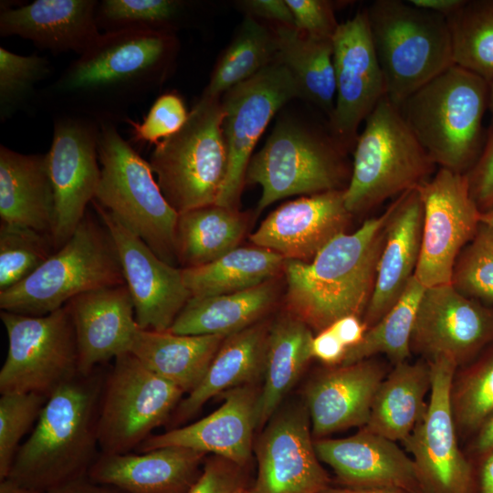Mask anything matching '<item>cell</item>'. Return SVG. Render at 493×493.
I'll return each mask as SVG.
<instances>
[{
  "instance_id": "obj_59",
  "label": "cell",
  "mask_w": 493,
  "mask_h": 493,
  "mask_svg": "<svg viewBox=\"0 0 493 493\" xmlns=\"http://www.w3.org/2000/svg\"><path fill=\"white\" fill-rule=\"evenodd\" d=\"M0 493H37V492L23 488L9 479H5V480L0 481Z\"/></svg>"
},
{
  "instance_id": "obj_56",
  "label": "cell",
  "mask_w": 493,
  "mask_h": 493,
  "mask_svg": "<svg viewBox=\"0 0 493 493\" xmlns=\"http://www.w3.org/2000/svg\"><path fill=\"white\" fill-rule=\"evenodd\" d=\"M482 463L477 481V493H493V451Z\"/></svg>"
},
{
  "instance_id": "obj_5",
  "label": "cell",
  "mask_w": 493,
  "mask_h": 493,
  "mask_svg": "<svg viewBox=\"0 0 493 493\" xmlns=\"http://www.w3.org/2000/svg\"><path fill=\"white\" fill-rule=\"evenodd\" d=\"M365 13L386 97L396 107L454 65L446 16L401 0L373 1Z\"/></svg>"
},
{
  "instance_id": "obj_46",
  "label": "cell",
  "mask_w": 493,
  "mask_h": 493,
  "mask_svg": "<svg viewBox=\"0 0 493 493\" xmlns=\"http://www.w3.org/2000/svg\"><path fill=\"white\" fill-rule=\"evenodd\" d=\"M456 427L481 426L493 414V355L451 389Z\"/></svg>"
},
{
  "instance_id": "obj_9",
  "label": "cell",
  "mask_w": 493,
  "mask_h": 493,
  "mask_svg": "<svg viewBox=\"0 0 493 493\" xmlns=\"http://www.w3.org/2000/svg\"><path fill=\"white\" fill-rule=\"evenodd\" d=\"M222 122L221 98L202 94L185 124L155 145L149 164L178 214L217 200L228 165Z\"/></svg>"
},
{
  "instance_id": "obj_44",
  "label": "cell",
  "mask_w": 493,
  "mask_h": 493,
  "mask_svg": "<svg viewBox=\"0 0 493 493\" xmlns=\"http://www.w3.org/2000/svg\"><path fill=\"white\" fill-rule=\"evenodd\" d=\"M51 72L48 60L0 47V119L5 121L33 95L35 86Z\"/></svg>"
},
{
  "instance_id": "obj_32",
  "label": "cell",
  "mask_w": 493,
  "mask_h": 493,
  "mask_svg": "<svg viewBox=\"0 0 493 493\" xmlns=\"http://www.w3.org/2000/svg\"><path fill=\"white\" fill-rule=\"evenodd\" d=\"M277 298L278 287L273 279L238 292L191 297L168 331L228 336L258 322Z\"/></svg>"
},
{
  "instance_id": "obj_38",
  "label": "cell",
  "mask_w": 493,
  "mask_h": 493,
  "mask_svg": "<svg viewBox=\"0 0 493 493\" xmlns=\"http://www.w3.org/2000/svg\"><path fill=\"white\" fill-rule=\"evenodd\" d=\"M276 32L246 16L232 42L217 60L203 94L221 98L233 87L249 79L276 60Z\"/></svg>"
},
{
  "instance_id": "obj_35",
  "label": "cell",
  "mask_w": 493,
  "mask_h": 493,
  "mask_svg": "<svg viewBox=\"0 0 493 493\" xmlns=\"http://www.w3.org/2000/svg\"><path fill=\"white\" fill-rule=\"evenodd\" d=\"M246 228L238 209L210 205L178 214L176 260L181 268L211 263L237 247Z\"/></svg>"
},
{
  "instance_id": "obj_20",
  "label": "cell",
  "mask_w": 493,
  "mask_h": 493,
  "mask_svg": "<svg viewBox=\"0 0 493 493\" xmlns=\"http://www.w3.org/2000/svg\"><path fill=\"white\" fill-rule=\"evenodd\" d=\"M307 408L291 406L270 419L259 437L253 493H320L330 477L311 438Z\"/></svg>"
},
{
  "instance_id": "obj_42",
  "label": "cell",
  "mask_w": 493,
  "mask_h": 493,
  "mask_svg": "<svg viewBox=\"0 0 493 493\" xmlns=\"http://www.w3.org/2000/svg\"><path fill=\"white\" fill-rule=\"evenodd\" d=\"M49 236L33 229L0 225V291L20 283L52 254Z\"/></svg>"
},
{
  "instance_id": "obj_19",
  "label": "cell",
  "mask_w": 493,
  "mask_h": 493,
  "mask_svg": "<svg viewBox=\"0 0 493 493\" xmlns=\"http://www.w3.org/2000/svg\"><path fill=\"white\" fill-rule=\"evenodd\" d=\"M493 340V310L450 284L425 288L411 337V351L428 361L460 363Z\"/></svg>"
},
{
  "instance_id": "obj_48",
  "label": "cell",
  "mask_w": 493,
  "mask_h": 493,
  "mask_svg": "<svg viewBox=\"0 0 493 493\" xmlns=\"http://www.w3.org/2000/svg\"><path fill=\"white\" fill-rule=\"evenodd\" d=\"M293 18L294 27L309 37L332 38L339 24L332 4L324 0H286Z\"/></svg>"
},
{
  "instance_id": "obj_22",
  "label": "cell",
  "mask_w": 493,
  "mask_h": 493,
  "mask_svg": "<svg viewBox=\"0 0 493 493\" xmlns=\"http://www.w3.org/2000/svg\"><path fill=\"white\" fill-rule=\"evenodd\" d=\"M344 190L304 195L281 205L249 236L250 241L285 259L308 261L338 235L344 233L351 214Z\"/></svg>"
},
{
  "instance_id": "obj_10",
  "label": "cell",
  "mask_w": 493,
  "mask_h": 493,
  "mask_svg": "<svg viewBox=\"0 0 493 493\" xmlns=\"http://www.w3.org/2000/svg\"><path fill=\"white\" fill-rule=\"evenodd\" d=\"M345 152L330 133L279 117L246 173L248 183L261 186L257 213L288 196L344 190Z\"/></svg>"
},
{
  "instance_id": "obj_30",
  "label": "cell",
  "mask_w": 493,
  "mask_h": 493,
  "mask_svg": "<svg viewBox=\"0 0 493 493\" xmlns=\"http://www.w3.org/2000/svg\"><path fill=\"white\" fill-rule=\"evenodd\" d=\"M268 331L258 321L225 338L200 384L173 412V428L191 419L209 399L263 377Z\"/></svg>"
},
{
  "instance_id": "obj_6",
  "label": "cell",
  "mask_w": 493,
  "mask_h": 493,
  "mask_svg": "<svg viewBox=\"0 0 493 493\" xmlns=\"http://www.w3.org/2000/svg\"><path fill=\"white\" fill-rule=\"evenodd\" d=\"M123 284L121 266L108 229L86 214L69 239L36 271L0 291V308L44 316L79 295Z\"/></svg>"
},
{
  "instance_id": "obj_50",
  "label": "cell",
  "mask_w": 493,
  "mask_h": 493,
  "mask_svg": "<svg viewBox=\"0 0 493 493\" xmlns=\"http://www.w3.org/2000/svg\"><path fill=\"white\" fill-rule=\"evenodd\" d=\"M465 174L470 195L480 212L493 210V127L478 158Z\"/></svg>"
},
{
  "instance_id": "obj_47",
  "label": "cell",
  "mask_w": 493,
  "mask_h": 493,
  "mask_svg": "<svg viewBox=\"0 0 493 493\" xmlns=\"http://www.w3.org/2000/svg\"><path fill=\"white\" fill-rule=\"evenodd\" d=\"M189 112L183 98L175 91H169L155 100L142 122L128 118L125 121L131 127L134 142L157 145L185 124Z\"/></svg>"
},
{
  "instance_id": "obj_29",
  "label": "cell",
  "mask_w": 493,
  "mask_h": 493,
  "mask_svg": "<svg viewBox=\"0 0 493 493\" xmlns=\"http://www.w3.org/2000/svg\"><path fill=\"white\" fill-rule=\"evenodd\" d=\"M54 213L47 155L23 154L1 144V224L33 229L50 238Z\"/></svg>"
},
{
  "instance_id": "obj_36",
  "label": "cell",
  "mask_w": 493,
  "mask_h": 493,
  "mask_svg": "<svg viewBox=\"0 0 493 493\" xmlns=\"http://www.w3.org/2000/svg\"><path fill=\"white\" fill-rule=\"evenodd\" d=\"M277 58L293 77L304 99L330 117L335 104L336 85L332 38L309 37L294 26L276 29Z\"/></svg>"
},
{
  "instance_id": "obj_62",
  "label": "cell",
  "mask_w": 493,
  "mask_h": 493,
  "mask_svg": "<svg viewBox=\"0 0 493 493\" xmlns=\"http://www.w3.org/2000/svg\"><path fill=\"white\" fill-rule=\"evenodd\" d=\"M239 493H253L252 490L246 489V488H243Z\"/></svg>"
},
{
  "instance_id": "obj_37",
  "label": "cell",
  "mask_w": 493,
  "mask_h": 493,
  "mask_svg": "<svg viewBox=\"0 0 493 493\" xmlns=\"http://www.w3.org/2000/svg\"><path fill=\"white\" fill-rule=\"evenodd\" d=\"M284 262L270 249L237 246L211 263L182 269L191 297H207L246 290L273 279Z\"/></svg>"
},
{
  "instance_id": "obj_55",
  "label": "cell",
  "mask_w": 493,
  "mask_h": 493,
  "mask_svg": "<svg viewBox=\"0 0 493 493\" xmlns=\"http://www.w3.org/2000/svg\"><path fill=\"white\" fill-rule=\"evenodd\" d=\"M409 3L448 17L463 5L465 0H409Z\"/></svg>"
},
{
  "instance_id": "obj_25",
  "label": "cell",
  "mask_w": 493,
  "mask_h": 493,
  "mask_svg": "<svg viewBox=\"0 0 493 493\" xmlns=\"http://www.w3.org/2000/svg\"><path fill=\"white\" fill-rule=\"evenodd\" d=\"M385 376L382 364L367 359L327 370L312 380L305 393L312 435L364 427Z\"/></svg>"
},
{
  "instance_id": "obj_49",
  "label": "cell",
  "mask_w": 493,
  "mask_h": 493,
  "mask_svg": "<svg viewBox=\"0 0 493 493\" xmlns=\"http://www.w3.org/2000/svg\"><path fill=\"white\" fill-rule=\"evenodd\" d=\"M241 468L217 456L205 458L199 477L185 493H239L245 488Z\"/></svg>"
},
{
  "instance_id": "obj_18",
  "label": "cell",
  "mask_w": 493,
  "mask_h": 493,
  "mask_svg": "<svg viewBox=\"0 0 493 493\" xmlns=\"http://www.w3.org/2000/svg\"><path fill=\"white\" fill-rule=\"evenodd\" d=\"M92 204L114 242L138 326L167 331L191 298L183 269L162 260L109 211Z\"/></svg>"
},
{
  "instance_id": "obj_13",
  "label": "cell",
  "mask_w": 493,
  "mask_h": 493,
  "mask_svg": "<svg viewBox=\"0 0 493 493\" xmlns=\"http://www.w3.org/2000/svg\"><path fill=\"white\" fill-rule=\"evenodd\" d=\"M297 98L300 99L299 89L278 58L223 94L222 130L228 165L215 205L237 209L246 169L258 139L276 113Z\"/></svg>"
},
{
  "instance_id": "obj_60",
  "label": "cell",
  "mask_w": 493,
  "mask_h": 493,
  "mask_svg": "<svg viewBox=\"0 0 493 493\" xmlns=\"http://www.w3.org/2000/svg\"><path fill=\"white\" fill-rule=\"evenodd\" d=\"M488 109L489 110L491 116H492V121H493V79L488 82Z\"/></svg>"
},
{
  "instance_id": "obj_34",
  "label": "cell",
  "mask_w": 493,
  "mask_h": 493,
  "mask_svg": "<svg viewBox=\"0 0 493 493\" xmlns=\"http://www.w3.org/2000/svg\"><path fill=\"white\" fill-rule=\"evenodd\" d=\"M312 339L309 327L290 313L269 326L264 383L257 404V428L274 416L280 403L312 358Z\"/></svg>"
},
{
  "instance_id": "obj_2",
  "label": "cell",
  "mask_w": 493,
  "mask_h": 493,
  "mask_svg": "<svg viewBox=\"0 0 493 493\" xmlns=\"http://www.w3.org/2000/svg\"><path fill=\"white\" fill-rule=\"evenodd\" d=\"M393 207V202L353 233L338 235L310 262L285 259L290 314L320 331L343 316L365 312Z\"/></svg>"
},
{
  "instance_id": "obj_54",
  "label": "cell",
  "mask_w": 493,
  "mask_h": 493,
  "mask_svg": "<svg viewBox=\"0 0 493 493\" xmlns=\"http://www.w3.org/2000/svg\"><path fill=\"white\" fill-rule=\"evenodd\" d=\"M45 493H127L116 487L97 483L88 476L74 479Z\"/></svg>"
},
{
  "instance_id": "obj_14",
  "label": "cell",
  "mask_w": 493,
  "mask_h": 493,
  "mask_svg": "<svg viewBox=\"0 0 493 493\" xmlns=\"http://www.w3.org/2000/svg\"><path fill=\"white\" fill-rule=\"evenodd\" d=\"M100 122L85 115L62 112L54 120L46 155L55 201L50 235L55 250L73 235L95 199L100 179Z\"/></svg>"
},
{
  "instance_id": "obj_52",
  "label": "cell",
  "mask_w": 493,
  "mask_h": 493,
  "mask_svg": "<svg viewBox=\"0 0 493 493\" xmlns=\"http://www.w3.org/2000/svg\"><path fill=\"white\" fill-rule=\"evenodd\" d=\"M346 351L347 348L330 328L320 330L312 339V357L319 359L326 364H341L344 359Z\"/></svg>"
},
{
  "instance_id": "obj_16",
  "label": "cell",
  "mask_w": 493,
  "mask_h": 493,
  "mask_svg": "<svg viewBox=\"0 0 493 493\" xmlns=\"http://www.w3.org/2000/svg\"><path fill=\"white\" fill-rule=\"evenodd\" d=\"M428 363L430 400L404 443L413 456L425 493H471L473 470L458 447L451 405L457 365L443 356Z\"/></svg>"
},
{
  "instance_id": "obj_21",
  "label": "cell",
  "mask_w": 493,
  "mask_h": 493,
  "mask_svg": "<svg viewBox=\"0 0 493 493\" xmlns=\"http://www.w3.org/2000/svg\"><path fill=\"white\" fill-rule=\"evenodd\" d=\"M259 393L256 383L231 389L222 394L223 404L207 416L152 435L134 451L179 446L213 454L244 467L250 459L253 433L257 428Z\"/></svg>"
},
{
  "instance_id": "obj_3",
  "label": "cell",
  "mask_w": 493,
  "mask_h": 493,
  "mask_svg": "<svg viewBox=\"0 0 493 493\" xmlns=\"http://www.w3.org/2000/svg\"><path fill=\"white\" fill-rule=\"evenodd\" d=\"M107 370L103 364L79 373L47 397L6 479L45 493L88 476L100 454L98 421Z\"/></svg>"
},
{
  "instance_id": "obj_53",
  "label": "cell",
  "mask_w": 493,
  "mask_h": 493,
  "mask_svg": "<svg viewBox=\"0 0 493 493\" xmlns=\"http://www.w3.org/2000/svg\"><path fill=\"white\" fill-rule=\"evenodd\" d=\"M328 328L333 331L347 349L359 344L368 330L364 321L357 315L343 316Z\"/></svg>"
},
{
  "instance_id": "obj_1",
  "label": "cell",
  "mask_w": 493,
  "mask_h": 493,
  "mask_svg": "<svg viewBox=\"0 0 493 493\" xmlns=\"http://www.w3.org/2000/svg\"><path fill=\"white\" fill-rule=\"evenodd\" d=\"M176 49L171 33H101L47 88V99L63 112L114 122L163 80Z\"/></svg>"
},
{
  "instance_id": "obj_41",
  "label": "cell",
  "mask_w": 493,
  "mask_h": 493,
  "mask_svg": "<svg viewBox=\"0 0 493 493\" xmlns=\"http://www.w3.org/2000/svg\"><path fill=\"white\" fill-rule=\"evenodd\" d=\"M184 6L175 0H103L98 4L96 22L105 33L147 29L173 34Z\"/></svg>"
},
{
  "instance_id": "obj_15",
  "label": "cell",
  "mask_w": 493,
  "mask_h": 493,
  "mask_svg": "<svg viewBox=\"0 0 493 493\" xmlns=\"http://www.w3.org/2000/svg\"><path fill=\"white\" fill-rule=\"evenodd\" d=\"M417 189L423 227L414 278L425 288L450 284L456 258L475 236L481 212L470 195L465 173L440 167Z\"/></svg>"
},
{
  "instance_id": "obj_58",
  "label": "cell",
  "mask_w": 493,
  "mask_h": 493,
  "mask_svg": "<svg viewBox=\"0 0 493 493\" xmlns=\"http://www.w3.org/2000/svg\"><path fill=\"white\" fill-rule=\"evenodd\" d=\"M320 493H408L405 490L392 487H362L344 488H330L323 490Z\"/></svg>"
},
{
  "instance_id": "obj_57",
  "label": "cell",
  "mask_w": 493,
  "mask_h": 493,
  "mask_svg": "<svg viewBox=\"0 0 493 493\" xmlns=\"http://www.w3.org/2000/svg\"><path fill=\"white\" fill-rule=\"evenodd\" d=\"M476 445L479 452L493 451V414L481 425Z\"/></svg>"
},
{
  "instance_id": "obj_61",
  "label": "cell",
  "mask_w": 493,
  "mask_h": 493,
  "mask_svg": "<svg viewBox=\"0 0 493 493\" xmlns=\"http://www.w3.org/2000/svg\"><path fill=\"white\" fill-rule=\"evenodd\" d=\"M480 221L493 226V210L481 213Z\"/></svg>"
},
{
  "instance_id": "obj_8",
  "label": "cell",
  "mask_w": 493,
  "mask_h": 493,
  "mask_svg": "<svg viewBox=\"0 0 493 493\" xmlns=\"http://www.w3.org/2000/svg\"><path fill=\"white\" fill-rule=\"evenodd\" d=\"M364 121L343 192L345 205L351 215L418 188L435 165L398 107L386 96Z\"/></svg>"
},
{
  "instance_id": "obj_24",
  "label": "cell",
  "mask_w": 493,
  "mask_h": 493,
  "mask_svg": "<svg viewBox=\"0 0 493 493\" xmlns=\"http://www.w3.org/2000/svg\"><path fill=\"white\" fill-rule=\"evenodd\" d=\"M65 306L75 329L79 373L88 374L108 361L130 352L140 327L125 284L83 293Z\"/></svg>"
},
{
  "instance_id": "obj_17",
  "label": "cell",
  "mask_w": 493,
  "mask_h": 493,
  "mask_svg": "<svg viewBox=\"0 0 493 493\" xmlns=\"http://www.w3.org/2000/svg\"><path fill=\"white\" fill-rule=\"evenodd\" d=\"M336 96L330 133L344 150H353L361 123L386 96L365 9L339 24L332 37Z\"/></svg>"
},
{
  "instance_id": "obj_45",
  "label": "cell",
  "mask_w": 493,
  "mask_h": 493,
  "mask_svg": "<svg viewBox=\"0 0 493 493\" xmlns=\"http://www.w3.org/2000/svg\"><path fill=\"white\" fill-rule=\"evenodd\" d=\"M47 397L35 393H11L0 397V481L7 478L19 443L37 423Z\"/></svg>"
},
{
  "instance_id": "obj_39",
  "label": "cell",
  "mask_w": 493,
  "mask_h": 493,
  "mask_svg": "<svg viewBox=\"0 0 493 493\" xmlns=\"http://www.w3.org/2000/svg\"><path fill=\"white\" fill-rule=\"evenodd\" d=\"M425 288L414 278L396 304L369 328L362 341L349 349L340 365H348L383 353L394 363L411 355V337L420 300Z\"/></svg>"
},
{
  "instance_id": "obj_23",
  "label": "cell",
  "mask_w": 493,
  "mask_h": 493,
  "mask_svg": "<svg viewBox=\"0 0 493 493\" xmlns=\"http://www.w3.org/2000/svg\"><path fill=\"white\" fill-rule=\"evenodd\" d=\"M319 459L351 488L392 487L425 493L415 464L396 444L362 429L346 438L314 441Z\"/></svg>"
},
{
  "instance_id": "obj_31",
  "label": "cell",
  "mask_w": 493,
  "mask_h": 493,
  "mask_svg": "<svg viewBox=\"0 0 493 493\" xmlns=\"http://www.w3.org/2000/svg\"><path fill=\"white\" fill-rule=\"evenodd\" d=\"M226 337L180 335L140 328L130 352L148 370L188 394L204 379Z\"/></svg>"
},
{
  "instance_id": "obj_26",
  "label": "cell",
  "mask_w": 493,
  "mask_h": 493,
  "mask_svg": "<svg viewBox=\"0 0 493 493\" xmlns=\"http://www.w3.org/2000/svg\"><path fill=\"white\" fill-rule=\"evenodd\" d=\"M96 0H36L0 12V36H17L54 54L81 55L100 36Z\"/></svg>"
},
{
  "instance_id": "obj_51",
  "label": "cell",
  "mask_w": 493,
  "mask_h": 493,
  "mask_svg": "<svg viewBox=\"0 0 493 493\" xmlns=\"http://www.w3.org/2000/svg\"><path fill=\"white\" fill-rule=\"evenodd\" d=\"M241 5L250 16L271 20L278 26H294L293 15L286 0H247Z\"/></svg>"
},
{
  "instance_id": "obj_43",
  "label": "cell",
  "mask_w": 493,
  "mask_h": 493,
  "mask_svg": "<svg viewBox=\"0 0 493 493\" xmlns=\"http://www.w3.org/2000/svg\"><path fill=\"white\" fill-rule=\"evenodd\" d=\"M451 285L477 300L493 302V226L480 224L455 263Z\"/></svg>"
},
{
  "instance_id": "obj_40",
  "label": "cell",
  "mask_w": 493,
  "mask_h": 493,
  "mask_svg": "<svg viewBox=\"0 0 493 493\" xmlns=\"http://www.w3.org/2000/svg\"><path fill=\"white\" fill-rule=\"evenodd\" d=\"M446 20L454 64L489 82L493 79V0H465Z\"/></svg>"
},
{
  "instance_id": "obj_12",
  "label": "cell",
  "mask_w": 493,
  "mask_h": 493,
  "mask_svg": "<svg viewBox=\"0 0 493 493\" xmlns=\"http://www.w3.org/2000/svg\"><path fill=\"white\" fill-rule=\"evenodd\" d=\"M184 393L126 352L108 368L101 393L98 439L100 453L134 451L167 422Z\"/></svg>"
},
{
  "instance_id": "obj_33",
  "label": "cell",
  "mask_w": 493,
  "mask_h": 493,
  "mask_svg": "<svg viewBox=\"0 0 493 493\" xmlns=\"http://www.w3.org/2000/svg\"><path fill=\"white\" fill-rule=\"evenodd\" d=\"M431 387L429 363L403 362L381 383L363 429L392 441H404L425 413Z\"/></svg>"
},
{
  "instance_id": "obj_7",
  "label": "cell",
  "mask_w": 493,
  "mask_h": 493,
  "mask_svg": "<svg viewBox=\"0 0 493 493\" xmlns=\"http://www.w3.org/2000/svg\"><path fill=\"white\" fill-rule=\"evenodd\" d=\"M100 179L94 201L137 235L162 260L174 266L178 213L163 196L153 172L119 133L100 122Z\"/></svg>"
},
{
  "instance_id": "obj_4",
  "label": "cell",
  "mask_w": 493,
  "mask_h": 493,
  "mask_svg": "<svg viewBox=\"0 0 493 493\" xmlns=\"http://www.w3.org/2000/svg\"><path fill=\"white\" fill-rule=\"evenodd\" d=\"M488 103V82L454 64L398 109L435 164L466 173L481 152Z\"/></svg>"
},
{
  "instance_id": "obj_28",
  "label": "cell",
  "mask_w": 493,
  "mask_h": 493,
  "mask_svg": "<svg viewBox=\"0 0 493 493\" xmlns=\"http://www.w3.org/2000/svg\"><path fill=\"white\" fill-rule=\"evenodd\" d=\"M205 456L179 446L142 453L100 452L88 477L127 493H185L199 477Z\"/></svg>"
},
{
  "instance_id": "obj_11",
  "label": "cell",
  "mask_w": 493,
  "mask_h": 493,
  "mask_svg": "<svg viewBox=\"0 0 493 493\" xmlns=\"http://www.w3.org/2000/svg\"><path fill=\"white\" fill-rule=\"evenodd\" d=\"M8 339L0 370V393H35L48 397L79 373V351L66 306L44 316L1 310Z\"/></svg>"
},
{
  "instance_id": "obj_27",
  "label": "cell",
  "mask_w": 493,
  "mask_h": 493,
  "mask_svg": "<svg viewBox=\"0 0 493 493\" xmlns=\"http://www.w3.org/2000/svg\"><path fill=\"white\" fill-rule=\"evenodd\" d=\"M385 241L377 266L372 297L364 312L367 328L376 324L405 291L418 264L423 227V205L418 189L394 201Z\"/></svg>"
}]
</instances>
